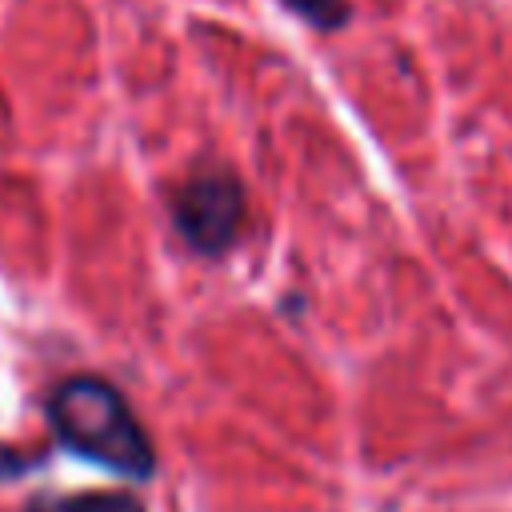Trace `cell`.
Here are the masks:
<instances>
[{"label": "cell", "mask_w": 512, "mask_h": 512, "mask_svg": "<svg viewBox=\"0 0 512 512\" xmlns=\"http://www.w3.org/2000/svg\"><path fill=\"white\" fill-rule=\"evenodd\" d=\"M48 420L72 452L96 460L100 468H112L132 480L152 476L156 464L152 440L136 420V412L128 408V400L120 396V388H112L108 380L100 376L60 380L48 396Z\"/></svg>", "instance_id": "1"}, {"label": "cell", "mask_w": 512, "mask_h": 512, "mask_svg": "<svg viewBox=\"0 0 512 512\" xmlns=\"http://www.w3.org/2000/svg\"><path fill=\"white\" fill-rule=\"evenodd\" d=\"M172 220L180 228V236L196 248V252H224L244 220V188L232 172L224 168H204L192 180L180 184L176 200H172Z\"/></svg>", "instance_id": "2"}, {"label": "cell", "mask_w": 512, "mask_h": 512, "mask_svg": "<svg viewBox=\"0 0 512 512\" xmlns=\"http://www.w3.org/2000/svg\"><path fill=\"white\" fill-rule=\"evenodd\" d=\"M36 512H144V508L128 492H76L64 500L36 504Z\"/></svg>", "instance_id": "3"}, {"label": "cell", "mask_w": 512, "mask_h": 512, "mask_svg": "<svg viewBox=\"0 0 512 512\" xmlns=\"http://www.w3.org/2000/svg\"><path fill=\"white\" fill-rule=\"evenodd\" d=\"M284 4L316 28H340L348 20V0H284Z\"/></svg>", "instance_id": "4"}]
</instances>
